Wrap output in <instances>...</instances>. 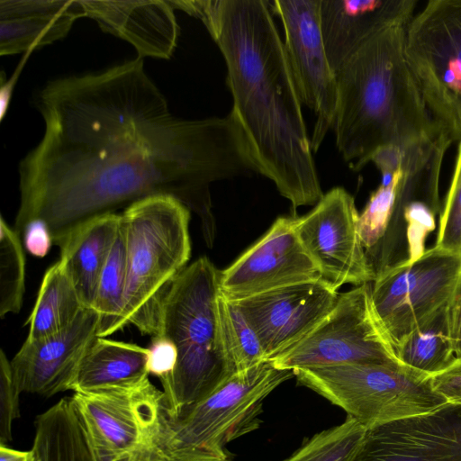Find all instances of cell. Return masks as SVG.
<instances>
[{"label":"cell","instance_id":"6da1fadb","mask_svg":"<svg viewBox=\"0 0 461 461\" xmlns=\"http://www.w3.org/2000/svg\"><path fill=\"white\" fill-rule=\"evenodd\" d=\"M35 103L45 130L19 165L20 235L41 220L59 246L82 223L157 194L205 221L212 182L258 173L230 113L174 116L139 57L49 81Z\"/></svg>","mask_w":461,"mask_h":461},{"label":"cell","instance_id":"7a4b0ae2","mask_svg":"<svg viewBox=\"0 0 461 461\" xmlns=\"http://www.w3.org/2000/svg\"><path fill=\"white\" fill-rule=\"evenodd\" d=\"M202 21L223 56L230 113L240 125L258 173L294 208L322 198L284 41L266 0H169Z\"/></svg>","mask_w":461,"mask_h":461},{"label":"cell","instance_id":"3957f363","mask_svg":"<svg viewBox=\"0 0 461 461\" xmlns=\"http://www.w3.org/2000/svg\"><path fill=\"white\" fill-rule=\"evenodd\" d=\"M416 5L415 0H394L386 19L336 74L332 130L339 152L355 171L383 146L406 147L444 136L431 120L405 54Z\"/></svg>","mask_w":461,"mask_h":461},{"label":"cell","instance_id":"277c9868","mask_svg":"<svg viewBox=\"0 0 461 461\" xmlns=\"http://www.w3.org/2000/svg\"><path fill=\"white\" fill-rule=\"evenodd\" d=\"M220 275L209 258H198L177 276L163 304L158 336L177 350L174 371L160 381L168 417L181 415L234 375L221 337Z\"/></svg>","mask_w":461,"mask_h":461},{"label":"cell","instance_id":"5b68a950","mask_svg":"<svg viewBox=\"0 0 461 461\" xmlns=\"http://www.w3.org/2000/svg\"><path fill=\"white\" fill-rule=\"evenodd\" d=\"M190 210L177 198L157 194L121 213L127 257L124 322L141 334L160 333L162 308L191 256Z\"/></svg>","mask_w":461,"mask_h":461},{"label":"cell","instance_id":"8992f818","mask_svg":"<svg viewBox=\"0 0 461 461\" xmlns=\"http://www.w3.org/2000/svg\"><path fill=\"white\" fill-rule=\"evenodd\" d=\"M293 376L270 359L238 372L181 415L164 411L153 445L167 461H229L226 446L260 426L265 399Z\"/></svg>","mask_w":461,"mask_h":461},{"label":"cell","instance_id":"52a82bcc","mask_svg":"<svg viewBox=\"0 0 461 461\" xmlns=\"http://www.w3.org/2000/svg\"><path fill=\"white\" fill-rule=\"evenodd\" d=\"M297 381L368 429L433 411L447 402L429 376L406 366L343 364L294 370Z\"/></svg>","mask_w":461,"mask_h":461},{"label":"cell","instance_id":"ba28073f","mask_svg":"<svg viewBox=\"0 0 461 461\" xmlns=\"http://www.w3.org/2000/svg\"><path fill=\"white\" fill-rule=\"evenodd\" d=\"M405 54L434 125L461 140V0H431L414 14Z\"/></svg>","mask_w":461,"mask_h":461},{"label":"cell","instance_id":"9c48e42d","mask_svg":"<svg viewBox=\"0 0 461 461\" xmlns=\"http://www.w3.org/2000/svg\"><path fill=\"white\" fill-rule=\"evenodd\" d=\"M270 360L277 368L293 371L343 364L404 366L375 312L370 283L339 294L309 335Z\"/></svg>","mask_w":461,"mask_h":461},{"label":"cell","instance_id":"30bf717a","mask_svg":"<svg viewBox=\"0 0 461 461\" xmlns=\"http://www.w3.org/2000/svg\"><path fill=\"white\" fill-rule=\"evenodd\" d=\"M461 279V253L433 247L417 260L375 278L371 295L375 312L393 347L449 303Z\"/></svg>","mask_w":461,"mask_h":461},{"label":"cell","instance_id":"8fae6325","mask_svg":"<svg viewBox=\"0 0 461 461\" xmlns=\"http://www.w3.org/2000/svg\"><path fill=\"white\" fill-rule=\"evenodd\" d=\"M285 49L303 104L314 114L311 147L316 152L332 129L338 105L337 75L331 68L321 28V0H275Z\"/></svg>","mask_w":461,"mask_h":461},{"label":"cell","instance_id":"7c38bea8","mask_svg":"<svg viewBox=\"0 0 461 461\" xmlns=\"http://www.w3.org/2000/svg\"><path fill=\"white\" fill-rule=\"evenodd\" d=\"M358 218L354 198L343 187L332 188L308 214L296 218L302 244L321 279L337 290L375 279L359 237Z\"/></svg>","mask_w":461,"mask_h":461},{"label":"cell","instance_id":"4fadbf2b","mask_svg":"<svg viewBox=\"0 0 461 461\" xmlns=\"http://www.w3.org/2000/svg\"><path fill=\"white\" fill-rule=\"evenodd\" d=\"M93 448L121 453L153 445L165 411L164 394L147 379L130 386L71 396Z\"/></svg>","mask_w":461,"mask_h":461},{"label":"cell","instance_id":"5bb4252c","mask_svg":"<svg viewBox=\"0 0 461 461\" xmlns=\"http://www.w3.org/2000/svg\"><path fill=\"white\" fill-rule=\"evenodd\" d=\"M322 280L302 244L295 217H279L267 233L220 275V293L230 302L280 287Z\"/></svg>","mask_w":461,"mask_h":461},{"label":"cell","instance_id":"9a60e30c","mask_svg":"<svg viewBox=\"0 0 461 461\" xmlns=\"http://www.w3.org/2000/svg\"><path fill=\"white\" fill-rule=\"evenodd\" d=\"M337 289L323 280L291 285L234 303L273 359L309 335L330 313Z\"/></svg>","mask_w":461,"mask_h":461},{"label":"cell","instance_id":"2e32d148","mask_svg":"<svg viewBox=\"0 0 461 461\" xmlns=\"http://www.w3.org/2000/svg\"><path fill=\"white\" fill-rule=\"evenodd\" d=\"M348 461H461V404L366 429Z\"/></svg>","mask_w":461,"mask_h":461},{"label":"cell","instance_id":"e0dca14e","mask_svg":"<svg viewBox=\"0 0 461 461\" xmlns=\"http://www.w3.org/2000/svg\"><path fill=\"white\" fill-rule=\"evenodd\" d=\"M100 317L85 308L63 330L26 340L10 360L14 383L21 393L53 396L70 391L78 365L98 337Z\"/></svg>","mask_w":461,"mask_h":461},{"label":"cell","instance_id":"ac0fdd59","mask_svg":"<svg viewBox=\"0 0 461 461\" xmlns=\"http://www.w3.org/2000/svg\"><path fill=\"white\" fill-rule=\"evenodd\" d=\"M86 16L131 43L139 58L167 59L177 44L179 26L168 0H81Z\"/></svg>","mask_w":461,"mask_h":461},{"label":"cell","instance_id":"d6986e66","mask_svg":"<svg viewBox=\"0 0 461 461\" xmlns=\"http://www.w3.org/2000/svg\"><path fill=\"white\" fill-rule=\"evenodd\" d=\"M84 16L81 0H1L0 54L31 52L51 44Z\"/></svg>","mask_w":461,"mask_h":461},{"label":"cell","instance_id":"ffe728a7","mask_svg":"<svg viewBox=\"0 0 461 461\" xmlns=\"http://www.w3.org/2000/svg\"><path fill=\"white\" fill-rule=\"evenodd\" d=\"M120 223L121 213L95 217L79 225L59 245V260L86 308H93L98 279Z\"/></svg>","mask_w":461,"mask_h":461},{"label":"cell","instance_id":"44dd1931","mask_svg":"<svg viewBox=\"0 0 461 461\" xmlns=\"http://www.w3.org/2000/svg\"><path fill=\"white\" fill-rule=\"evenodd\" d=\"M149 355L148 348L97 337L83 356L70 391L87 393L140 384L149 379Z\"/></svg>","mask_w":461,"mask_h":461},{"label":"cell","instance_id":"7402d4cb","mask_svg":"<svg viewBox=\"0 0 461 461\" xmlns=\"http://www.w3.org/2000/svg\"><path fill=\"white\" fill-rule=\"evenodd\" d=\"M394 0H321L320 21L330 65L346 59L391 13Z\"/></svg>","mask_w":461,"mask_h":461},{"label":"cell","instance_id":"603a6c76","mask_svg":"<svg viewBox=\"0 0 461 461\" xmlns=\"http://www.w3.org/2000/svg\"><path fill=\"white\" fill-rule=\"evenodd\" d=\"M32 449L38 461H97L71 397L37 416Z\"/></svg>","mask_w":461,"mask_h":461},{"label":"cell","instance_id":"cb8c5ba5","mask_svg":"<svg viewBox=\"0 0 461 461\" xmlns=\"http://www.w3.org/2000/svg\"><path fill=\"white\" fill-rule=\"evenodd\" d=\"M86 307L59 260L45 272L33 309L25 325L26 340L34 341L68 327Z\"/></svg>","mask_w":461,"mask_h":461},{"label":"cell","instance_id":"d4e9b609","mask_svg":"<svg viewBox=\"0 0 461 461\" xmlns=\"http://www.w3.org/2000/svg\"><path fill=\"white\" fill-rule=\"evenodd\" d=\"M450 303L395 347L397 357L404 366L430 377L445 370L456 359Z\"/></svg>","mask_w":461,"mask_h":461},{"label":"cell","instance_id":"484cf974","mask_svg":"<svg viewBox=\"0 0 461 461\" xmlns=\"http://www.w3.org/2000/svg\"><path fill=\"white\" fill-rule=\"evenodd\" d=\"M127 257L124 232L120 228L98 279L93 309L100 317L98 337H108L123 329Z\"/></svg>","mask_w":461,"mask_h":461},{"label":"cell","instance_id":"4316f807","mask_svg":"<svg viewBox=\"0 0 461 461\" xmlns=\"http://www.w3.org/2000/svg\"><path fill=\"white\" fill-rule=\"evenodd\" d=\"M218 314L222 346L234 374L267 360L257 333L240 309L221 293Z\"/></svg>","mask_w":461,"mask_h":461},{"label":"cell","instance_id":"83f0119b","mask_svg":"<svg viewBox=\"0 0 461 461\" xmlns=\"http://www.w3.org/2000/svg\"><path fill=\"white\" fill-rule=\"evenodd\" d=\"M25 291V256L21 235L0 220V317L18 313Z\"/></svg>","mask_w":461,"mask_h":461},{"label":"cell","instance_id":"f1b7e54d","mask_svg":"<svg viewBox=\"0 0 461 461\" xmlns=\"http://www.w3.org/2000/svg\"><path fill=\"white\" fill-rule=\"evenodd\" d=\"M366 429L348 416L339 425L313 435L284 461H348Z\"/></svg>","mask_w":461,"mask_h":461},{"label":"cell","instance_id":"f546056e","mask_svg":"<svg viewBox=\"0 0 461 461\" xmlns=\"http://www.w3.org/2000/svg\"><path fill=\"white\" fill-rule=\"evenodd\" d=\"M402 170L397 169L388 185H380L374 191L359 214L358 232L366 255L380 242L390 221Z\"/></svg>","mask_w":461,"mask_h":461},{"label":"cell","instance_id":"4dcf8cb0","mask_svg":"<svg viewBox=\"0 0 461 461\" xmlns=\"http://www.w3.org/2000/svg\"><path fill=\"white\" fill-rule=\"evenodd\" d=\"M435 247L461 253V140L457 147L449 189L439 217Z\"/></svg>","mask_w":461,"mask_h":461},{"label":"cell","instance_id":"1f68e13d","mask_svg":"<svg viewBox=\"0 0 461 461\" xmlns=\"http://www.w3.org/2000/svg\"><path fill=\"white\" fill-rule=\"evenodd\" d=\"M22 393L16 386L8 360L3 349L0 351V445L12 440V427L19 417V398Z\"/></svg>","mask_w":461,"mask_h":461},{"label":"cell","instance_id":"d6a6232c","mask_svg":"<svg viewBox=\"0 0 461 461\" xmlns=\"http://www.w3.org/2000/svg\"><path fill=\"white\" fill-rule=\"evenodd\" d=\"M148 369L149 375L159 379L167 377L174 371L177 362V350L173 342L164 336L151 338Z\"/></svg>","mask_w":461,"mask_h":461},{"label":"cell","instance_id":"836d02e7","mask_svg":"<svg viewBox=\"0 0 461 461\" xmlns=\"http://www.w3.org/2000/svg\"><path fill=\"white\" fill-rule=\"evenodd\" d=\"M429 379L433 388L447 402L461 404V357H456L448 367Z\"/></svg>","mask_w":461,"mask_h":461},{"label":"cell","instance_id":"e575fe53","mask_svg":"<svg viewBox=\"0 0 461 461\" xmlns=\"http://www.w3.org/2000/svg\"><path fill=\"white\" fill-rule=\"evenodd\" d=\"M21 237L26 251L36 258H44L53 244L50 229L41 220L29 221Z\"/></svg>","mask_w":461,"mask_h":461},{"label":"cell","instance_id":"d590c367","mask_svg":"<svg viewBox=\"0 0 461 461\" xmlns=\"http://www.w3.org/2000/svg\"><path fill=\"white\" fill-rule=\"evenodd\" d=\"M95 453L97 461H167L154 445L143 446L121 453L109 454L95 450Z\"/></svg>","mask_w":461,"mask_h":461},{"label":"cell","instance_id":"8d00e7d4","mask_svg":"<svg viewBox=\"0 0 461 461\" xmlns=\"http://www.w3.org/2000/svg\"><path fill=\"white\" fill-rule=\"evenodd\" d=\"M452 337L456 357H461V279L450 303Z\"/></svg>","mask_w":461,"mask_h":461},{"label":"cell","instance_id":"74e56055","mask_svg":"<svg viewBox=\"0 0 461 461\" xmlns=\"http://www.w3.org/2000/svg\"><path fill=\"white\" fill-rule=\"evenodd\" d=\"M19 72H15L6 82L4 79V74L1 77V88H0V118L3 120L7 113L13 91L14 88V83L17 78Z\"/></svg>","mask_w":461,"mask_h":461},{"label":"cell","instance_id":"f35d334b","mask_svg":"<svg viewBox=\"0 0 461 461\" xmlns=\"http://www.w3.org/2000/svg\"><path fill=\"white\" fill-rule=\"evenodd\" d=\"M0 461H38L32 449L17 450L7 445H0Z\"/></svg>","mask_w":461,"mask_h":461},{"label":"cell","instance_id":"ab89813d","mask_svg":"<svg viewBox=\"0 0 461 461\" xmlns=\"http://www.w3.org/2000/svg\"><path fill=\"white\" fill-rule=\"evenodd\" d=\"M229 461H230V460H229Z\"/></svg>","mask_w":461,"mask_h":461}]
</instances>
